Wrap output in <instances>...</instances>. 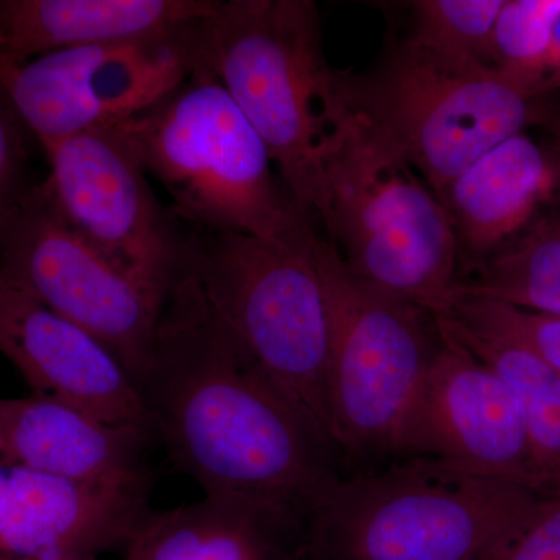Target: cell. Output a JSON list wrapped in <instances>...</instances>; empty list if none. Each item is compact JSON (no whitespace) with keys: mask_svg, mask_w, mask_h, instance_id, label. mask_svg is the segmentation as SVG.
I'll return each instance as SVG.
<instances>
[{"mask_svg":"<svg viewBox=\"0 0 560 560\" xmlns=\"http://www.w3.org/2000/svg\"><path fill=\"white\" fill-rule=\"evenodd\" d=\"M307 523L293 512L245 499L206 497L147 511L124 560H304Z\"/></svg>","mask_w":560,"mask_h":560,"instance_id":"17","label":"cell"},{"mask_svg":"<svg viewBox=\"0 0 560 560\" xmlns=\"http://www.w3.org/2000/svg\"><path fill=\"white\" fill-rule=\"evenodd\" d=\"M43 186L61 219L151 289L172 296L189 270L190 237L161 208L149 173L116 127L40 143Z\"/></svg>","mask_w":560,"mask_h":560,"instance_id":"11","label":"cell"},{"mask_svg":"<svg viewBox=\"0 0 560 560\" xmlns=\"http://www.w3.org/2000/svg\"><path fill=\"white\" fill-rule=\"evenodd\" d=\"M150 434L108 425L61 401L0 397V464L84 486L150 482Z\"/></svg>","mask_w":560,"mask_h":560,"instance_id":"15","label":"cell"},{"mask_svg":"<svg viewBox=\"0 0 560 560\" xmlns=\"http://www.w3.org/2000/svg\"><path fill=\"white\" fill-rule=\"evenodd\" d=\"M313 245L195 232L189 272L213 319L337 451L327 385L329 324Z\"/></svg>","mask_w":560,"mask_h":560,"instance_id":"6","label":"cell"},{"mask_svg":"<svg viewBox=\"0 0 560 560\" xmlns=\"http://www.w3.org/2000/svg\"><path fill=\"white\" fill-rule=\"evenodd\" d=\"M320 219L357 279L433 318L448 315L459 283L451 220L404 153L353 110L327 171Z\"/></svg>","mask_w":560,"mask_h":560,"instance_id":"5","label":"cell"},{"mask_svg":"<svg viewBox=\"0 0 560 560\" xmlns=\"http://www.w3.org/2000/svg\"><path fill=\"white\" fill-rule=\"evenodd\" d=\"M0 279L90 331L140 388L172 296L84 241L43 184L27 187L0 219Z\"/></svg>","mask_w":560,"mask_h":560,"instance_id":"9","label":"cell"},{"mask_svg":"<svg viewBox=\"0 0 560 560\" xmlns=\"http://www.w3.org/2000/svg\"><path fill=\"white\" fill-rule=\"evenodd\" d=\"M205 18L176 31L54 51L27 62L0 58V90L39 143L114 127L160 102L198 69Z\"/></svg>","mask_w":560,"mask_h":560,"instance_id":"10","label":"cell"},{"mask_svg":"<svg viewBox=\"0 0 560 560\" xmlns=\"http://www.w3.org/2000/svg\"><path fill=\"white\" fill-rule=\"evenodd\" d=\"M198 69L219 80L270 151L304 212L323 215L327 171L350 108L312 0H215L198 28Z\"/></svg>","mask_w":560,"mask_h":560,"instance_id":"2","label":"cell"},{"mask_svg":"<svg viewBox=\"0 0 560 560\" xmlns=\"http://www.w3.org/2000/svg\"><path fill=\"white\" fill-rule=\"evenodd\" d=\"M482 560H560V495L514 539Z\"/></svg>","mask_w":560,"mask_h":560,"instance_id":"24","label":"cell"},{"mask_svg":"<svg viewBox=\"0 0 560 560\" xmlns=\"http://www.w3.org/2000/svg\"><path fill=\"white\" fill-rule=\"evenodd\" d=\"M150 482L84 486L0 464V560L101 558L125 548Z\"/></svg>","mask_w":560,"mask_h":560,"instance_id":"14","label":"cell"},{"mask_svg":"<svg viewBox=\"0 0 560 560\" xmlns=\"http://www.w3.org/2000/svg\"><path fill=\"white\" fill-rule=\"evenodd\" d=\"M0 353L35 396L153 436L142 394L114 353L90 331L3 279Z\"/></svg>","mask_w":560,"mask_h":560,"instance_id":"13","label":"cell"},{"mask_svg":"<svg viewBox=\"0 0 560 560\" xmlns=\"http://www.w3.org/2000/svg\"><path fill=\"white\" fill-rule=\"evenodd\" d=\"M98 558H77V559H68V560H97Z\"/></svg>","mask_w":560,"mask_h":560,"instance_id":"27","label":"cell"},{"mask_svg":"<svg viewBox=\"0 0 560 560\" xmlns=\"http://www.w3.org/2000/svg\"><path fill=\"white\" fill-rule=\"evenodd\" d=\"M552 497L425 459L341 477L313 512L304 560H482Z\"/></svg>","mask_w":560,"mask_h":560,"instance_id":"3","label":"cell"},{"mask_svg":"<svg viewBox=\"0 0 560 560\" xmlns=\"http://www.w3.org/2000/svg\"><path fill=\"white\" fill-rule=\"evenodd\" d=\"M539 124L550 131L552 153H555L556 160H558L560 165V110L545 109Z\"/></svg>","mask_w":560,"mask_h":560,"instance_id":"26","label":"cell"},{"mask_svg":"<svg viewBox=\"0 0 560 560\" xmlns=\"http://www.w3.org/2000/svg\"><path fill=\"white\" fill-rule=\"evenodd\" d=\"M504 0H418L411 2L416 46L458 60L490 65V47Z\"/></svg>","mask_w":560,"mask_h":560,"instance_id":"22","label":"cell"},{"mask_svg":"<svg viewBox=\"0 0 560 560\" xmlns=\"http://www.w3.org/2000/svg\"><path fill=\"white\" fill-rule=\"evenodd\" d=\"M350 110L404 153L434 195L482 154L539 124L537 98L480 61L442 57L410 40L363 73L338 70Z\"/></svg>","mask_w":560,"mask_h":560,"instance_id":"7","label":"cell"},{"mask_svg":"<svg viewBox=\"0 0 560 560\" xmlns=\"http://www.w3.org/2000/svg\"><path fill=\"white\" fill-rule=\"evenodd\" d=\"M559 24L560 0H504L493 27L490 65L539 98Z\"/></svg>","mask_w":560,"mask_h":560,"instance_id":"21","label":"cell"},{"mask_svg":"<svg viewBox=\"0 0 560 560\" xmlns=\"http://www.w3.org/2000/svg\"><path fill=\"white\" fill-rule=\"evenodd\" d=\"M20 116L0 90V219L27 190L24 184L27 145Z\"/></svg>","mask_w":560,"mask_h":560,"instance_id":"23","label":"cell"},{"mask_svg":"<svg viewBox=\"0 0 560 560\" xmlns=\"http://www.w3.org/2000/svg\"><path fill=\"white\" fill-rule=\"evenodd\" d=\"M512 308L515 324L530 348L560 375V315Z\"/></svg>","mask_w":560,"mask_h":560,"instance_id":"25","label":"cell"},{"mask_svg":"<svg viewBox=\"0 0 560 560\" xmlns=\"http://www.w3.org/2000/svg\"><path fill=\"white\" fill-rule=\"evenodd\" d=\"M438 330L440 346L401 430L394 460H431L556 495L537 464L521 408L506 383L451 335Z\"/></svg>","mask_w":560,"mask_h":560,"instance_id":"12","label":"cell"},{"mask_svg":"<svg viewBox=\"0 0 560 560\" xmlns=\"http://www.w3.org/2000/svg\"><path fill=\"white\" fill-rule=\"evenodd\" d=\"M114 127L168 191L173 213L197 231L238 232L296 248L315 242L311 215L276 180L259 132L206 70Z\"/></svg>","mask_w":560,"mask_h":560,"instance_id":"4","label":"cell"},{"mask_svg":"<svg viewBox=\"0 0 560 560\" xmlns=\"http://www.w3.org/2000/svg\"><path fill=\"white\" fill-rule=\"evenodd\" d=\"M436 324L506 383L521 408L537 464L560 495V375L523 337L512 305L456 289L451 312Z\"/></svg>","mask_w":560,"mask_h":560,"instance_id":"19","label":"cell"},{"mask_svg":"<svg viewBox=\"0 0 560 560\" xmlns=\"http://www.w3.org/2000/svg\"><path fill=\"white\" fill-rule=\"evenodd\" d=\"M456 289L522 311L560 315V215L530 224Z\"/></svg>","mask_w":560,"mask_h":560,"instance_id":"20","label":"cell"},{"mask_svg":"<svg viewBox=\"0 0 560 560\" xmlns=\"http://www.w3.org/2000/svg\"><path fill=\"white\" fill-rule=\"evenodd\" d=\"M139 390L151 433L206 497L260 501L307 523L342 477L337 451L213 319L190 272Z\"/></svg>","mask_w":560,"mask_h":560,"instance_id":"1","label":"cell"},{"mask_svg":"<svg viewBox=\"0 0 560 560\" xmlns=\"http://www.w3.org/2000/svg\"><path fill=\"white\" fill-rule=\"evenodd\" d=\"M215 0H0V58L27 62L54 51L176 31L212 13Z\"/></svg>","mask_w":560,"mask_h":560,"instance_id":"18","label":"cell"},{"mask_svg":"<svg viewBox=\"0 0 560 560\" xmlns=\"http://www.w3.org/2000/svg\"><path fill=\"white\" fill-rule=\"evenodd\" d=\"M329 324V404L340 458L396 459L401 430L440 346L429 313L378 293L316 235Z\"/></svg>","mask_w":560,"mask_h":560,"instance_id":"8","label":"cell"},{"mask_svg":"<svg viewBox=\"0 0 560 560\" xmlns=\"http://www.w3.org/2000/svg\"><path fill=\"white\" fill-rule=\"evenodd\" d=\"M559 180L552 150L526 132L482 154L436 194L455 231L459 256L464 250L478 267L510 245L533 224Z\"/></svg>","mask_w":560,"mask_h":560,"instance_id":"16","label":"cell"}]
</instances>
